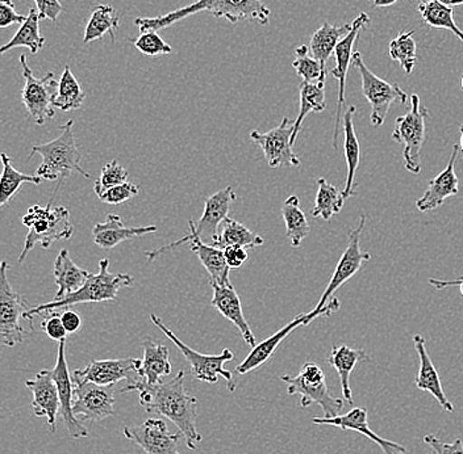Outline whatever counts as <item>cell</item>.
I'll use <instances>...</instances> for the list:
<instances>
[{
  "mask_svg": "<svg viewBox=\"0 0 463 454\" xmlns=\"http://www.w3.org/2000/svg\"><path fill=\"white\" fill-rule=\"evenodd\" d=\"M292 68L307 83H326L328 70L323 68L320 60L312 56L308 46L302 45L295 51V60Z\"/></svg>",
  "mask_w": 463,
  "mask_h": 454,
  "instance_id": "cell-43",
  "label": "cell"
},
{
  "mask_svg": "<svg viewBox=\"0 0 463 454\" xmlns=\"http://www.w3.org/2000/svg\"><path fill=\"white\" fill-rule=\"evenodd\" d=\"M85 99V91L72 74L71 68L66 66L58 80V91L53 101L54 108L62 112L75 111L82 108Z\"/></svg>",
  "mask_w": 463,
  "mask_h": 454,
  "instance_id": "cell-41",
  "label": "cell"
},
{
  "mask_svg": "<svg viewBox=\"0 0 463 454\" xmlns=\"http://www.w3.org/2000/svg\"><path fill=\"white\" fill-rule=\"evenodd\" d=\"M263 243L265 241H263L262 236H259V234L253 233L244 224H240L236 219L228 217L222 222V227H220L219 236L213 242V245L222 250V248L228 247V246L254 248L262 246Z\"/></svg>",
  "mask_w": 463,
  "mask_h": 454,
  "instance_id": "cell-34",
  "label": "cell"
},
{
  "mask_svg": "<svg viewBox=\"0 0 463 454\" xmlns=\"http://www.w3.org/2000/svg\"><path fill=\"white\" fill-rule=\"evenodd\" d=\"M130 42L140 53L147 57L166 56L173 51L172 46L165 42L156 31L141 32L140 36L130 40Z\"/></svg>",
  "mask_w": 463,
  "mask_h": 454,
  "instance_id": "cell-44",
  "label": "cell"
},
{
  "mask_svg": "<svg viewBox=\"0 0 463 454\" xmlns=\"http://www.w3.org/2000/svg\"><path fill=\"white\" fill-rule=\"evenodd\" d=\"M352 63L360 71L362 94L372 107V115H370L372 125L378 128L386 121L391 107L393 104L404 106L407 103L408 95L396 83L387 82L370 70L364 62V57L360 51H354Z\"/></svg>",
  "mask_w": 463,
  "mask_h": 454,
  "instance_id": "cell-10",
  "label": "cell"
},
{
  "mask_svg": "<svg viewBox=\"0 0 463 454\" xmlns=\"http://www.w3.org/2000/svg\"><path fill=\"white\" fill-rule=\"evenodd\" d=\"M418 10L424 23H427L430 27L447 29L463 42V31L456 24L453 7L442 5L437 0H421Z\"/></svg>",
  "mask_w": 463,
  "mask_h": 454,
  "instance_id": "cell-39",
  "label": "cell"
},
{
  "mask_svg": "<svg viewBox=\"0 0 463 454\" xmlns=\"http://www.w3.org/2000/svg\"><path fill=\"white\" fill-rule=\"evenodd\" d=\"M372 23L369 14L361 13L352 23V31L347 33L338 43L335 51V66L332 69L331 74L338 82L337 111H335V133H333V146L337 149L338 134H340V118L345 106L346 75L350 63L353 62V49L360 37L362 29Z\"/></svg>",
  "mask_w": 463,
  "mask_h": 454,
  "instance_id": "cell-16",
  "label": "cell"
},
{
  "mask_svg": "<svg viewBox=\"0 0 463 454\" xmlns=\"http://www.w3.org/2000/svg\"><path fill=\"white\" fill-rule=\"evenodd\" d=\"M138 192H140V187H138V185L127 181V183L116 185V187L111 188V190L101 193L99 199L109 205H120L128 201L130 199L136 198Z\"/></svg>",
  "mask_w": 463,
  "mask_h": 454,
  "instance_id": "cell-46",
  "label": "cell"
},
{
  "mask_svg": "<svg viewBox=\"0 0 463 454\" xmlns=\"http://www.w3.org/2000/svg\"><path fill=\"white\" fill-rule=\"evenodd\" d=\"M424 442L436 454H463L462 439H456V441L448 444V442L439 440L437 436L427 435L424 438Z\"/></svg>",
  "mask_w": 463,
  "mask_h": 454,
  "instance_id": "cell-48",
  "label": "cell"
},
{
  "mask_svg": "<svg viewBox=\"0 0 463 454\" xmlns=\"http://www.w3.org/2000/svg\"><path fill=\"white\" fill-rule=\"evenodd\" d=\"M213 289V300L211 305L217 309V311L227 318L230 322L233 323L241 332L245 343L253 348L257 346L256 337L249 326L248 320H245L244 311H242L241 300L237 294L233 285H217L210 284Z\"/></svg>",
  "mask_w": 463,
  "mask_h": 454,
  "instance_id": "cell-26",
  "label": "cell"
},
{
  "mask_svg": "<svg viewBox=\"0 0 463 454\" xmlns=\"http://www.w3.org/2000/svg\"><path fill=\"white\" fill-rule=\"evenodd\" d=\"M141 360L138 358H118V360H92L87 364L86 368L75 370L72 380L83 381L100 385V386H112L128 381L136 383L138 378L137 370Z\"/></svg>",
  "mask_w": 463,
  "mask_h": 454,
  "instance_id": "cell-18",
  "label": "cell"
},
{
  "mask_svg": "<svg viewBox=\"0 0 463 454\" xmlns=\"http://www.w3.org/2000/svg\"><path fill=\"white\" fill-rule=\"evenodd\" d=\"M415 31L402 32L390 42L391 60L401 63L405 74L410 75L418 62V46L413 40Z\"/></svg>",
  "mask_w": 463,
  "mask_h": 454,
  "instance_id": "cell-42",
  "label": "cell"
},
{
  "mask_svg": "<svg viewBox=\"0 0 463 454\" xmlns=\"http://www.w3.org/2000/svg\"><path fill=\"white\" fill-rule=\"evenodd\" d=\"M312 423L317 424V426H331L340 428L343 431H354V432L361 433V435L366 436L369 440L374 441L383 450V454L407 453L403 445L376 435L372 427L369 426V422H367L366 410L361 409V407H354L345 415H338L335 418H324V416L323 418H315Z\"/></svg>",
  "mask_w": 463,
  "mask_h": 454,
  "instance_id": "cell-22",
  "label": "cell"
},
{
  "mask_svg": "<svg viewBox=\"0 0 463 454\" xmlns=\"http://www.w3.org/2000/svg\"><path fill=\"white\" fill-rule=\"evenodd\" d=\"M236 199V192L232 187L222 188L205 199L201 221L198 224L194 222V227L202 241H215L219 236L220 227L230 217L232 205Z\"/></svg>",
  "mask_w": 463,
  "mask_h": 454,
  "instance_id": "cell-23",
  "label": "cell"
},
{
  "mask_svg": "<svg viewBox=\"0 0 463 454\" xmlns=\"http://www.w3.org/2000/svg\"><path fill=\"white\" fill-rule=\"evenodd\" d=\"M130 392L138 393V403L145 412L164 416L173 422L186 439L187 448L191 450L198 448L203 439L196 428L198 399L190 395L184 387V370L172 380L162 381L155 386H146L137 380L120 390L121 394Z\"/></svg>",
  "mask_w": 463,
  "mask_h": 454,
  "instance_id": "cell-1",
  "label": "cell"
},
{
  "mask_svg": "<svg viewBox=\"0 0 463 454\" xmlns=\"http://www.w3.org/2000/svg\"><path fill=\"white\" fill-rule=\"evenodd\" d=\"M34 3L42 19L57 22L58 16L63 13V5L60 0H34Z\"/></svg>",
  "mask_w": 463,
  "mask_h": 454,
  "instance_id": "cell-50",
  "label": "cell"
},
{
  "mask_svg": "<svg viewBox=\"0 0 463 454\" xmlns=\"http://www.w3.org/2000/svg\"><path fill=\"white\" fill-rule=\"evenodd\" d=\"M150 320H152L153 325L158 327L173 341L174 346L184 356L187 363L191 366V375H193L195 380L215 385L219 383V378L222 377L227 381V387L230 392L233 393L236 390L233 375H232L230 370L224 368L225 364L230 363L234 358L233 352L231 349L225 348L219 355L199 354L198 351L190 348L187 344L179 339L172 329L162 322L161 318H158L157 315H150Z\"/></svg>",
  "mask_w": 463,
  "mask_h": 454,
  "instance_id": "cell-8",
  "label": "cell"
},
{
  "mask_svg": "<svg viewBox=\"0 0 463 454\" xmlns=\"http://www.w3.org/2000/svg\"><path fill=\"white\" fill-rule=\"evenodd\" d=\"M23 77L25 86L22 91V101L27 108L28 114L34 118L37 125H43L46 121L52 120L56 115L53 101L58 91V82L54 72H48L45 77L39 79L34 77L29 68L27 56L20 57Z\"/></svg>",
  "mask_w": 463,
  "mask_h": 454,
  "instance_id": "cell-11",
  "label": "cell"
},
{
  "mask_svg": "<svg viewBox=\"0 0 463 454\" xmlns=\"http://www.w3.org/2000/svg\"><path fill=\"white\" fill-rule=\"evenodd\" d=\"M54 282L58 286L56 299L61 300L82 288L89 279V272L78 267L72 262L68 250H62L56 257L53 264Z\"/></svg>",
  "mask_w": 463,
  "mask_h": 454,
  "instance_id": "cell-31",
  "label": "cell"
},
{
  "mask_svg": "<svg viewBox=\"0 0 463 454\" xmlns=\"http://www.w3.org/2000/svg\"><path fill=\"white\" fill-rule=\"evenodd\" d=\"M350 31H352V24L333 25L326 22L312 34L308 46L309 51L317 60H320L324 69H326V60L335 54L338 43L347 36Z\"/></svg>",
  "mask_w": 463,
  "mask_h": 454,
  "instance_id": "cell-32",
  "label": "cell"
},
{
  "mask_svg": "<svg viewBox=\"0 0 463 454\" xmlns=\"http://www.w3.org/2000/svg\"><path fill=\"white\" fill-rule=\"evenodd\" d=\"M8 263L0 264V335L3 344L7 347L17 346L24 341L25 332L22 326V320L29 310L27 301L22 294L14 291L8 280Z\"/></svg>",
  "mask_w": 463,
  "mask_h": 454,
  "instance_id": "cell-12",
  "label": "cell"
},
{
  "mask_svg": "<svg viewBox=\"0 0 463 454\" xmlns=\"http://www.w3.org/2000/svg\"><path fill=\"white\" fill-rule=\"evenodd\" d=\"M158 230L156 225L150 227H126L123 219L116 214H109V218L103 224L95 225L92 228V238L95 245L103 250H111L116 246L126 241L153 234Z\"/></svg>",
  "mask_w": 463,
  "mask_h": 454,
  "instance_id": "cell-27",
  "label": "cell"
},
{
  "mask_svg": "<svg viewBox=\"0 0 463 454\" xmlns=\"http://www.w3.org/2000/svg\"><path fill=\"white\" fill-rule=\"evenodd\" d=\"M22 222L28 227V234L19 263L24 262L36 246L49 248L54 242L69 241L74 234L71 212L65 207L52 208V204H49L43 208L42 205H33L23 217Z\"/></svg>",
  "mask_w": 463,
  "mask_h": 454,
  "instance_id": "cell-4",
  "label": "cell"
},
{
  "mask_svg": "<svg viewBox=\"0 0 463 454\" xmlns=\"http://www.w3.org/2000/svg\"><path fill=\"white\" fill-rule=\"evenodd\" d=\"M430 284L436 289H439V291H441V289L450 288V286H459V292H461L463 296V276L457 280L430 279Z\"/></svg>",
  "mask_w": 463,
  "mask_h": 454,
  "instance_id": "cell-53",
  "label": "cell"
},
{
  "mask_svg": "<svg viewBox=\"0 0 463 454\" xmlns=\"http://www.w3.org/2000/svg\"><path fill=\"white\" fill-rule=\"evenodd\" d=\"M120 28V19L112 5H98L92 11L89 23L86 25L83 42L89 43L103 39L106 34L115 42V32Z\"/></svg>",
  "mask_w": 463,
  "mask_h": 454,
  "instance_id": "cell-37",
  "label": "cell"
},
{
  "mask_svg": "<svg viewBox=\"0 0 463 454\" xmlns=\"http://www.w3.org/2000/svg\"><path fill=\"white\" fill-rule=\"evenodd\" d=\"M398 0H374V7H390L395 5Z\"/></svg>",
  "mask_w": 463,
  "mask_h": 454,
  "instance_id": "cell-54",
  "label": "cell"
},
{
  "mask_svg": "<svg viewBox=\"0 0 463 454\" xmlns=\"http://www.w3.org/2000/svg\"><path fill=\"white\" fill-rule=\"evenodd\" d=\"M128 171L121 167L118 161H111L101 169L99 179L95 181L94 190L98 198L106 190H111L116 185L127 183L128 181Z\"/></svg>",
  "mask_w": 463,
  "mask_h": 454,
  "instance_id": "cell-45",
  "label": "cell"
},
{
  "mask_svg": "<svg viewBox=\"0 0 463 454\" xmlns=\"http://www.w3.org/2000/svg\"><path fill=\"white\" fill-rule=\"evenodd\" d=\"M410 103L407 114L396 118L392 140L403 146L405 169L413 175H419L421 172V150L430 111L421 107L419 95H411Z\"/></svg>",
  "mask_w": 463,
  "mask_h": 454,
  "instance_id": "cell-9",
  "label": "cell"
},
{
  "mask_svg": "<svg viewBox=\"0 0 463 454\" xmlns=\"http://www.w3.org/2000/svg\"><path fill=\"white\" fill-rule=\"evenodd\" d=\"M442 5H449V7H457V5H463V0H437Z\"/></svg>",
  "mask_w": 463,
  "mask_h": 454,
  "instance_id": "cell-55",
  "label": "cell"
},
{
  "mask_svg": "<svg viewBox=\"0 0 463 454\" xmlns=\"http://www.w3.org/2000/svg\"><path fill=\"white\" fill-rule=\"evenodd\" d=\"M27 20V16L14 10V0H0V28H7L13 24H20Z\"/></svg>",
  "mask_w": 463,
  "mask_h": 454,
  "instance_id": "cell-49",
  "label": "cell"
},
{
  "mask_svg": "<svg viewBox=\"0 0 463 454\" xmlns=\"http://www.w3.org/2000/svg\"><path fill=\"white\" fill-rule=\"evenodd\" d=\"M40 17L37 8H29L27 20L20 25L19 31L11 39L10 42L5 43L0 49V53L16 48H28L32 54H37L45 46V39L40 33Z\"/></svg>",
  "mask_w": 463,
  "mask_h": 454,
  "instance_id": "cell-33",
  "label": "cell"
},
{
  "mask_svg": "<svg viewBox=\"0 0 463 454\" xmlns=\"http://www.w3.org/2000/svg\"><path fill=\"white\" fill-rule=\"evenodd\" d=\"M459 133H461V137H459V152H461L463 158V124L461 125V129H459Z\"/></svg>",
  "mask_w": 463,
  "mask_h": 454,
  "instance_id": "cell-56",
  "label": "cell"
},
{
  "mask_svg": "<svg viewBox=\"0 0 463 454\" xmlns=\"http://www.w3.org/2000/svg\"><path fill=\"white\" fill-rule=\"evenodd\" d=\"M412 340L420 360L419 373L413 384L421 392L430 393V395H433V398L439 402L442 410H445L447 412H453V403L445 395L441 378H439V372H437L436 366H434L432 358L428 354L427 341H425L424 337L419 334L415 335Z\"/></svg>",
  "mask_w": 463,
  "mask_h": 454,
  "instance_id": "cell-25",
  "label": "cell"
},
{
  "mask_svg": "<svg viewBox=\"0 0 463 454\" xmlns=\"http://www.w3.org/2000/svg\"><path fill=\"white\" fill-rule=\"evenodd\" d=\"M317 184V195L312 216L315 218L329 221L333 216L341 213L344 204H345V198H344L343 190H337L335 185L328 183L326 179L318 178Z\"/></svg>",
  "mask_w": 463,
  "mask_h": 454,
  "instance_id": "cell-40",
  "label": "cell"
},
{
  "mask_svg": "<svg viewBox=\"0 0 463 454\" xmlns=\"http://www.w3.org/2000/svg\"><path fill=\"white\" fill-rule=\"evenodd\" d=\"M222 251H224L225 262L231 270H239L248 260L246 248L240 247V246H228V247L222 248Z\"/></svg>",
  "mask_w": 463,
  "mask_h": 454,
  "instance_id": "cell-51",
  "label": "cell"
},
{
  "mask_svg": "<svg viewBox=\"0 0 463 454\" xmlns=\"http://www.w3.org/2000/svg\"><path fill=\"white\" fill-rule=\"evenodd\" d=\"M364 225H366V216L362 214L360 224L347 234V246L340 260H338L335 270L333 272L331 282L324 291L323 296L314 310L309 311L312 322L317 317H329L332 312L340 309V301L333 297L335 291L341 288L345 283L358 273L364 263L372 260V254L364 253L361 250L360 241L362 233H364Z\"/></svg>",
  "mask_w": 463,
  "mask_h": 454,
  "instance_id": "cell-6",
  "label": "cell"
},
{
  "mask_svg": "<svg viewBox=\"0 0 463 454\" xmlns=\"http://www.w3.org/2000/svg\"><path fill=\"white\" fill-rule=\"evenodd\" d=\"M109 260L101 259L99 262V273L89 274V279L82 288L78 289L74 293L63 297L61 300H53L52 302L43 303L37 308L29 309L24 314V320L33 325V318L36 315L46 314L61 310V309L71 308V306L80 305V303L104 302V301H114L118 299V291L135 283L130 274L111 273L109 271Z\"/></svg>",
  "mask_w": 463,
  "mask_h": 454,
  "instance_id": "cell-3",
  "label": "cell"
},
{
  "mask_svg": "<svg viewBox=\"0 0 463 454\" xmlns=\"http://www.w3.org/2000/svg\"><path fill=\"white\" fill-rule=\"evenodd\" d=\"M74 381L75 395L72 412L80 422H100L115 413V385H100Z\"/></svg>",
  "mask_w": 463,
  "mask_h": 454,
  "instance_id": "cell-15",
  "label": "cell"
},
{
  "mask_svg": "<svg viewBox=\"0 0 463 454\" xmlns=\"http://www.w3.org/2000/svg\"><path fill=\"white\" fill-rule=\"evenodd\" d=\"M127 440L143 448L146 454H181L178 450L181 435L172 433L162 419L152 418L137 427H124Z\"/></svg>",
  "mask_w": 463,
  "mask_h": 454,
  "instance_id": "cell-19",
  "label": "cell"
},
{
  "mask_svg": "<svg viewBox=\"0 0 463 454\" xmlns=\"http://www.w3.org/2000/svg\"><path fill=\"white\" fill-rule=\"evenodd\" d=\"M58 311L60 310L46 312L48 317L43 320L42 329L52 340L60 343V341L66 340L69 334L65 326H63L62 320H61V312Z\"/></svg>",
  "mask_w": 463,
  "mask_h": 454,
  "instance_id": "cell-47",
  "label": "cell"
},
{
  "mask_svg": "<svg viewBox=\"0 0 463 454\" xmlns=\"http://www.w3.org/2000/svg\"><path fill=\"white\" fill-rule=\"evenodd\" d=\"M14 161L11 156L3 153L2 154V190H0V207L5 208L8 202L13 201L14 196L17 195L24 184H42L43 179L40 176L27 175V173L20 172L14 167Z\"/></svg>",
  "mask_w": 463,
  "mask_h": 454,
  "instance_id": "cell-38",
  "label": "cell"
},
{
  "mask_svg": "<svg viewBox=\"0 0 463 454\" xmlns=\"http://www.w3.org/2000/svg\"><path fill=\"white\" fill-rule=\"evenodd\" d=\"M25 386L31 390L32 395H33L31 406L34 415L37 418H45L52 432H56L61 402L52 370H42L37 373L36 378L28 380Z\"/></svg>",
  "mask_w": 463,
  "mask_h": 454,
  "instance_id": "cell-20",
  "label": "cell"
},
{
  "mask_svg": "<svg viewBox=\"0 0 463 454\" xmlns=\"http://www.w3.org/2000/svg\"><path fill=\"white\" fill-rule=\"evenodd\" d=\"M188 227H190V234L188 236H184L179 241L169 243V245L164 246V247L146 251L145 256L147 257L149 262H155L156 259H158L164 254L169 253L173 248L188 243L191 250L201 260L203 267L210 274V284L232 285L230 282L231 268L228 267L227 262H225L224 251L222 248L215 247L213 245H208L207 242L202 241L201 236L196 234L195 227H194V221L188 222Z\"/></svg>",
  "mask_w": 463,
  "mask_h": 454,
  "instance_id": "cell-13",
  "label": "cell"
},
{
  "mask_svg": "<svg viewBox=\"0 0 463 454\" xmlns=\"http://www.w3.org/2000/svg\"><path fill=\"white\" fill-rule=\"evenodd\" d=\"M280 381L288 385L289 395H300V406L304 409L317 403L323 410L324 418L340 415L344 401L329 393L326 373L317 363H306L298 375H280Z\"/></svg>",
  "mask_w": 463,
  "mask_h": 454,
  "instance_id": "cell-7",
  "label": "cell"
},
{
  "mask_svg": "<svg viewBox=\"0 0 463 454\" xmlns=\"http://www.w3.org/2000/svg\"><path fill=\"white\" fill-rule=\"evenodd\" d=\"M282 217L286 224V236L291 242L292 248H299L304 239L308 236L311 227L300 208V199L297 195L289 196L283 202Z\"/></svg>",
  "mask_w": 463,
  "mask_h": 454,
  "instance_id": "cell-36",
  "label": "cell"
},
{
  "mask_svg": "<svg viewBox=\"0 0 463 454\" xmlns=\"http://www.w3.org/2000/svg\"><path fill=\"white\" fill-rule=\"evenodd\" d=\"M199 13H208L216 19H227L232 24L257 22L268 25L271 11L262 0H196L193 5L156 17H137L135 25L140 32L162 31Z\"/></svg>",
  "mask_w": 463,
  "mask_h": 454,
  "instance_id": "cell-2",
  "label": "cell"
},
{
  "mask_svg": "<svg viewBox=\"0 0 463 454\" xmlns=\"http://www.w3.org/2000/svg\"><path fill=\"white\" fill-rule=\"evenodd\" d=\"M311 322L312 320L311 317H309V312H303V314L298 315L288 325L282 327L279 331L275 332L270 338H268V339L263 340L262 343H259L256 347H253L250 354L246 356L245 360L236 366L237 375H248L251 370H256L265 366V364L270 360L271 356L275 354L280 343H282L291 332H294L295 329H299V327L309 325Z\"/></svg>",
  "mask_w": 463,
  "mask_h": 454,
  "instance_id": "cell-24",
  "label": "cell"
},
{
  "mask_svg": "<svg viewBox=\"0 0 463 454\" xmlns=\"http://www.w3.org/2000/svg\"><path fill=\"white\" fill-rule=\"evenodd\" d=\"M355 111H357V108H355L354 106L347 107L343 118L344 135H345V140H344V153H345L347 167L346 183L343 190L345 199L357 195V192L354 190V179L355 172H357L358 166H360L361 144L354 129Z\"/></svg>",
  "mask_w": 463,
  "mask_h": 454,
  "instance_id": "cell-30",
  "label": "cell"
},
{
  "mask_svg": "<svg viewBox=\"0 0 463 454\" xmlns=\"http://www.w3.org/2000/svg\"><path fill=\"white\" fill-rule=\"evenodd\" d=\"M326 83H300V111L295 120L294 134H292V144L297 143L298 134L302 130L304 120L307 116L315 112L320 114L326 108Z\"/></svg>",
  "mask_w": 463,
  "mask_h": 454,
  "instance_id": "cell-35",
  "label": "cell"
},
{
  "mask_svg": "<svg viewBox=\"0 0 463 454\" xmlns=\"http://www.w3.org/2000/svg\"><path fill=\"white\" fill-rule=\"evenodd\" d=\"M54 381L57 384L58 395H60L61 412L63 424L72 439H82L89 436V431L77 416L72 412L74 404L75 384L72 375L69 372L68 361H66V340L58 343L57 363L52 369Z\"/></svg>",
  "mask_w": 463,
  "mask_h": 454,
  "instance_id": "cell-17",
  "label": "cell"
},
{
  "mask_svg": "<svg viewBox=\"0 0 463 454\" xmlns=\"http://www.w3.org/2000/svg\"><path fill=\"white\" fill-rule=\"evenodd\" d=\"M144 357L137 370L138 378L146 386H155L172 375L169 349L153 339L144 340Z\"/></svg>",
  "mask_w": 463,
  "mask_h": 454,
  "instance_id": "cell-28",
  "label": "cell"
},
{
  "mask_svg": "<svg viewBox=\"0 0 463 454\" xmlns=\"http://www.w3.org/2000/svg\"><path fill=\"white\" fill-rule=\"evenodd\" d=\"M459 154V144H454L447 169L442 170L436 178L428 183L427 190L416 201V208L422 213L439 209L445 199L457 196L459 192V181L456 175V161Z\"/></svg>",
  "mask_w": 463,
  "mask_h": 454,
  "instance_id": "cell-21",
  "label": "cell"
},
{
  "mask_svg": "<svg viewBox=\"0 0 463 454\" xmlns=\"http://www.w3.org/2000/svg\"><path fill=\"white\" fill-rule=\"evenodd\" d=\"M461 86H462V89H463V77H462V80H461Z\"/></svg>",
  "mask_w": 463,
  "mask_h": 454,
  "instance_id": "cell-57",
  "label": "cell"
},
{
  "mask_svg": "<svg viewBox=\"0 0 463 454\" xmlns=\"http://www.w3.org/2000/svg\"><path fill=\"white\" fill-rule=\"evenodd\" d=\"M72 125L74 120H69L65 125L60 126L62 133L56 140L32 146L31 156L40 154L43 158L42 166L36 171V175L43 181L69 178L74 172L80 173L86 179L91 178L80 166V153L75 143Z\"/></svg>",
  "mask_w": 463,
  "mask_h": 454,
  "instance_id": "cell-5",
  "label": "cell"
},
{
  "mask_svg": "<svg viewBox=\"0 0 463 454\" xmlns=\"http://www.w3.org/2000/svg\"><path fill=\"white\" fill-rule=\"evenodd\" d=\"M61 320H62L63 326H65L68 334H75L82 326V320H80V314L71 310V309H66V310L61 312Z\"/></svg>",
  "mask_w": 463,
  "mask_h": 454,
  "instance_id": "cell-52",
  "label": "cell"
},
{
  "mask_svg": "<svg viewBox=\"0 0 463 454\" xmlns=\"http://www.w3.org/2000/svg\"><path fill=\"white\" fill-rule=\"evenodd\" d=\"M294 129L295 121L283 117L282 123L277 128L269 130L268 133H260L259 130H253L250 133V140L259 144L270 169L300 166V159L292 149L294 144L291 138Z\"/></svg>",
  "mask_w": 463,
  "mask_h": 454,
  "instance_id": "cell-14",
  "label": "cell"
},
{
  "mask_svg": "<svg viewBox=\"0 0 463 454\" xmlns=\"http://www.w3.org/2000/svg\"><path fill=\"white\" fill-rule=\"evenodd\" d=\"M326 360L337 372L344 399L350 406H354L352 387H350V375L358 364L370 361L369 355L364 349H355L349 346H333Z\"/></svg>",
  "mask_w": 463,
  "mask_h": 454,
  "instance_id": "cell-29",
  "label": "cell"
}]
</instances>
